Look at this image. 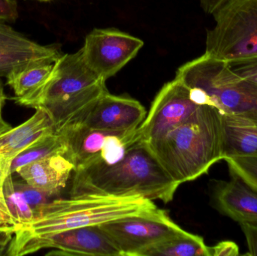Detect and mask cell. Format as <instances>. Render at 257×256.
<instances>
[{"instance_id":"1","label":"cell","mask_w":257,"mask_h":256,"mask_svg":"<svg viewBox=\"0 0 257 256\" xmlns=\"http://www.w3.org/2000/svg\"><path fill=\"white\" fill-rule=\"evenodd\" d=\"M179 186L165 171L148 144L138 141L117 163L97 162L74 171L69 197H139L168 203L172 201Z\"/></svg>"},{"instance_id":"2","label":"cell","mask_w":257,"mask_h":256,"mask_svg":"<svg viewBox=\"0 0 257 256\" xmlns=\"http://www.w3.org/2000/svg\"><path fill=\"white\" fill-rule=\"evenodd\" d=\"M146 144L178 185L196 180L226 157L223 115L202 105L184 122Z\"/></svg>"},{"instance_id":"3","label":"cell","mask_w":257,"mask_h":256,"mask_svg":"<svg viewBox=\"0 0 257 256\" xmlns=\"http://www.w3.org/2000/svg\"><path fill=\"white\" fill-rule=\"evenodd\" d=\"M157 209L153 201L139 197L90 195L48 201L34 210L31 222L17 227L5 255L20 256L30 243L61 231L148 214Z\"/></svg>"},{"instance_id":"4","label":"cell","mask_w":257,"mask_h":256,"mask_svg":"<svg viewBox=\"0 0 257 256\" xmlns=\"http://www.w3.org/2000/svg\"><path fill=\"white\" fill-rule=\"evenodd\" d=\"M107 92L105 81L86 65L80 49L62 55L54 63L31 108H45L54 121L55 133H59L68 126L83 123Z\"/></svg>"},{"instance_id":"5","label":"cell","mask_w":257,"mask_h":256,"mask_svg":"<svg viewBox=\"0 0 257 256\" xmlns=\"http://www.w3.org/2000/svg\"><path fill=\"white\" fill-rule=\"evenodd\" d=\"M213 15L205 54L227 63L257 57V0H228Z\"/></svg>"},{"instance_id":"6","label":"cell","mask_w":257,"mask_h":256,"mask_svg":"<svg viewBox=\"0 0 257 256\" xmlns=\"http://www.w3.org/2000/svg\"><path fill=\"white\" fill-rule=\"evenodd\" d=\"M175 78L189 88L196 87L205 91L216 102L222 115L253 109L244 80L231 69L227 62L205 53L181 66Z\"/></svg>"},{"instance_id":"7","label":"cell","mask_w":257,"mask_h":256,"mask_svg":"<svg viewBox=\"0 0 257 256\" xmlns=\"http://www.w3.org/2000/svg\"><path fill=\"white\" fill-rule=\"evenodd\" d=\"M135 132L95 130L78 123L57 134L64 141V156L73 164L74 171H78L97 162L113 165L123 159L135 142Z\"/></svg>"},{"instance_id":"8","label":"cell","mask_w":257,"mask_h":256,"mask_svg":"<svg viewBox=\"0 0 257 256\" xmlns=\"http://www.w3.org/2000/svg\"><path fill=\"white\" fill-rule=\"evenodd\" d=\"M121 256H138L152 245L184 232L164 210L126 216L99 225Z\"/></svg>"},{"instance_id":"9","label":"cell","mask_w":257,"mask_h":256,"mask_svg":"<svg viewBox=\"0 0 257 256\" xmlns=\"http://www.w3.org/2000/svg\"><path fill=\"white\" fill-rule=\"evenodd\" d=\"M144 42L117 29H94L81 48L87 66L106 81L136 57Z\"/></svg>"},{"instance_id":"10","label":"cell","mask_w":257,"mask_h":256,"mask_svg":"<svg viewBox=\"0 0 257 256\" xmlns=\"http://www.w3.org/2000/svg\"><path fill=\"white\" fill-rule=\"evenodd\" d=\"M199 106L190 99L188 87L175 78L157 93L148 115L136 129L135 140L147 143L159 138L184 122Z\"/></svg>"},{"instance_id":"11","label":"cell","mask_w":257,"mask_h":256,"mask_svg":"<svg viewBox=\"0 0 257 256\" xmlns=\"http://www.w3.org/2000/svg\"><path fill=\"white\" fill-rule=\"evenodd\" d=\"M46 248L57 249L48 255L121 256L99 225L73 228L36 240L26 246L20 256Z\"/></svg>"},{"instance_id":"12","label":"cell","mask_w":257,"mask_h":256,"mask_svg":"<svg viewBox=\"0 0 257 256\" xmlns=\"http://www.w3.org/2000/svg\"><path fill=\"white\" fill-rule=\"evenodd\" d=\"M146 115V110L136 99L107 92L81 123L95 130L128 133L135 132Z\"/></svg>"},{"instance_id":"13","label":"cell","mask_w":257,"mask_h":256,"mask_svg":"<svg viewBox=\"0 0 257 256\" xmlns=\"http://www.w3.org/2000/svg\"><path fill=\"white\" fill-rule=\"evenodd\" d=\"M63 54L53 45L30 40L0 21V78L33 64H54Z\"/></svg>"},{"instance_id":"14","label":"cell","mask_w":257,"mask_h":256,"mask_svg":"<svg viewBox=\"0 0 257 256\" xmlns=\"http://www.w3.org/2000/svg\"><path fill=\"white\" fill-rule=\"evenodd\" d=\"M213 180L211 201L214 208L232 220L257 223V192L238 177Z\"/></svg>"},{"instance_id":"15","label":"cell","mask_w":257,"mask_h":256,"mask_svg":"<svg viewBox=\"0 0 257 256\" xmlns=\"http://www.w3.org/2000/svg\"><path fill=\"white\" fill-rule=\"evenodd\" d=\"M73 171V164L64 155L55 154L27 164L16 173L27 184L52 197L66 186Z\"/></svg>"},{"instance_id":"16","label":"cell","mask_w":257,"mask_h":256,"mask_svg":"<svg viewBox=\"0 0 257 256\" xmlns=\"http://www.w3.org/2000/svg\"><path fill=\"white\" fill-rule=\"evenodd\" d=\"M55 133L54 121L43 107L36 108L35 114L20 126L0 134V155H18Z\"/></svg>"},{"instance_id":"17","label":"cell","mask_w":257,"mask_h":256,"mask_svg":"<svg viewBox=\"0 0 257 256\" xmlns=\"http://www.w3.org/2000/svg\"><path fill=\"white\" fill-rule=\"evenodd\" d=\"M226 157L257 158V111L223 115ZM225 157V158H226Z\"/></svg>"},{"instance_id":"18","label":"cell","mask_w":257,"mask_h":256,"mask_svg":"<svg viewBox=\"0 0 257 256\" xmlns=\"http://www.w3.org/2000/svg\"><path fill=\"white\" fill-rule=\"evenodd\" d=\"M54 64H33L12 71L7 75V84L13 90L18 105L31 107L39 90L45 85Z\"/></svg>"},{"instance_id":"19","label":"cell","mask_w":257,"mask_h":256,"mask_svg":"<svg viewBox=\"0 0 257 256\" xmlns=\"http://www.w3.org/2000/svg\"><path fill=\"white\" fill-rule=\"evenodd\" d=\"M138 256H211V253L203 237L184 231L143 249Z\"/></svg>"},{"instance_id":"20","label":"cell","mask_w":257,"mask_h":256,"mask_svg":"<svg viewBox=\"0 0 257 256\" xmlns=\"http://www.w3.org/2000/svg\"><path fill=\"white\" fill-rule=\"evenodd\" d=\"M66 147L60 134L54 133L20 153L12 161V174L27 164L55 154L64 155Z\"/></svg>"},{"instance_id":"21","label":"cell","mask_w":257,"mask_h":256,"mask_svg":"<svg viewBox=\"0 0 257 256\" xmlns=\"http://www.w3.org/2000/svg\"><path fill=\"white\" fill-rule=\"evenodd\" d=\"M12 174L10 173L5 180L3 194L8 207L18 222V225H24L34 219V211L27 202L22 194L17 190L15 183L12 180Z\"/></svg>"},{"instance_id":"22","label":"cell","mask_w":257,"mask_h":256,"mask_svg":"<svg viewBox=\"0 0 257 256\" xmlns=\"http://www.w3.org/2000/svg\"><path fill=\"white\" fill-rule=\"evenodd\" d=\"M229 174L257 192V158L229 156L224 159Z\"/></svg>"},{"instance_id":"23","label":"cell","mask_w":257,"mask_h":256,"mask_svg":"<svg viewBox=\"0 0 257 256\" xmlns=\"http://www.w3.org/2000/svg\"><path fill=\"white\" fill-rule=\"evenodd\" d=\"M228 63L231 69L240 78L250 82L257 81V57Z\"/></svg>"},{"instance_id":"24","label":"cell","mask_w":257,"mask_h":256,"mask_svg":"<svg viewBox=\"0 0 257 256\" xmlns=\"http://www.w3.org/2000/svg\"><path fill=\"white\" fill-rule=\"evenodd\" d=\"M15 186L17 190L19 191L25 198L27 202L33 208V211L38 207L48 202V198L50 195L33 186H30L27 183L25 184L21 183H15Z\"/></svg>"},{"instance_id":"25","label":"cell","mask_w":257,"mask_h":256,"mask_svg":"<svg viewBox=\"0 0 257 256\" xmlns=\"http://www.w3.org/2000/svg\"><path fill=\"white\" fill-rule=\"evenodd\" d=\"M18 226V222L8 207L3 192H0V234H7L12 238V234Z\"/></svg>"},{"instance_id":"26","label":"cell","mask_w":257,"mask_h":256,"mask_svg":"<svg viewBox=\"0 0 257 256\" xmlns=\"http://www.w3.org/2000/svg\"><path fill=\"white\" fill-rule=\"evenodd\" d=\"M245 236L248 252L245 255L257 256V223L241 222L239 223Z\"/></svg>"},{"instance_id":"27","label":"cell","mask_w":257,"mask_h":256,"mask_svg":"<svg viewBox=\"0 0 257 256\" xmlns=\"http://www.w3.org/2000/svg\"><path fill=\"white\" fill-rule=\"evenodd\" d=\"M18 18L17 2L15 0H0V21L15 22Z\"/></svg>"},{"instance_id":"28","label":"cell","mask_w":257,"mask_h":256,"mask_svg":"<svg viewBox=\"0 0 257 256\" xmlns=\"http://www.w3.org/2000/svg\"><path fill=\"white\" fill-rule=\"evenodd\" d=\"M211 256H238L239 255V247L233 241L225 240L210 247Z\"/></svg>"},{"instance_id":"29","label":"cell","mask_w":257,"mask_h":256,"mask_svg":"<svg viewBox=\"0 0 257 256\" xmlns=\"http://www.w3.org/2000/svg\"><path fill=\"white\" fill-rule=\"evenodd\" d=\"M14 158L0 155V192H3V186L7 176L11 172V165Z\"/></svg>"},{"instance_id":"30","label":"cell","mask_w":257,"mask_h":256,"mask_svg":"<svg viewBox=\"0 0 257 256\" xmlns=\"http://www.w3.org/2000/svg\"><path fill=\"white\" fill-rule=\"evenodd\" d=\"M201 7L204 12L210 15H213L220 6H223L228 0H199Z\"/></svg>"},{"instance_id":"31","label":"cell","mask_w":257,"mask_h":256,"mask_svg":"<svg viewBox=\"0 0 257 256\" xmlns=\"http://www.w3.org/2000/svg\"><path fill=\"white\" fill-rule=\"evenodd\" d=\"M6 99H7V97H6V95L5 94L4 86H3V81L0 79V124L7 123L3 120V115H2L3 108L4 107L5 103H6Z\"/></svg>"},{"instance_id":"32","label":"cell","mask_w":257,"mask_h":256,"mask_svg":"<svg viewBox=\"0 0 257 256\" xmlns=\"http://www.w3.org/2000/svg\"><path fill=\"white\" fill-rule=\"evenodd\" d=\"M10 240V236L6 234H0V255L6 254V249Z\"/></svg>"},{"instance_id":"33","label":"cell","mask_w":257,"mask_h":256,"mask_svg":"<svg viewBox=\"0 0 257 256\" xmlns=\"http://www.w3.org/2000/svg\"><path fill=\"white\" fill-rule=\"evenodd\" d=\"M12 126L8 124V123H6V124H0V134L6 132V131H9V129H12Z\"/></svg>"},{"instance_id":"34","label":"cell","mask_w":257,"mask_h":256,"mask_svg":"<svg viewBox=\"0 0 257 256\" xmlns=\"http://www.w3.org/2000/svg\"><path fill=\"white\" fill-rule=\"evenodd\" d=\"M39 1H41V2H49V1H51V0H39Z\"/></svg>"}]
</instances>
